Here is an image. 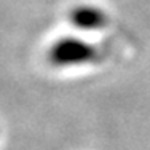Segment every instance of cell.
Segmentation results:
<instances>
[{
	"label": "cell",
	"mask_w": 150,
	"mask_h": 150,
	"mask_svg": "<svg viewBox=\"0 0 150 150\" xmlns=\"http://www.w3.org/2000/svg\"><path fill=\"white\" fill-rule=\"evenodd\" d=\"M102 58V50L98 45L75 37L56 40L48 50V61L54 67H74L93 64Z\"/></svg>",
	"instance_id": "obj_1"
},
{
	"label": "cell",
	"mask_w": 150,
	"mask_h": 150,
	"mask_svg": "<svg viewBox=\"0 0 150 150\" xmlns=\"http://www.w3.org/2000/svg\"><path fill=\"white\" fill-rule=\"evenodd\" d=\"M69 19L74 27L81 30H99L109 24V16L104 10L94 5H78L72 8Z\"/></svg>",
	"instance_id": "obj_2"
}]
</instances>
